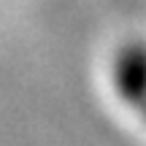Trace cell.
<instances>
[{"label": "cell", "instance_id": "6da1fadb", "mask_svg": "<svg viewBox=\"0 0 146 146\" xmlns=\"http://www.w3.org/2000/svg\"><path fill=\"white\" fill-rule=\"evenodd\" d=\"M111 87L125 106L141 111L146 106V43L127 41L111 62Z\"/></svg>", "mask_w": 146, "mask_h": 146}, {"label": "cell", "instance_id": "7a4b0ae2", "mask_svg": "<svg viewBox=\"0 0 146 146\" xmlns=\"http://www.w3.org/2000/svg\"><path fill=\"white\" fill-rule=\"evenodd\" d=\"M141 116H143V122H146V106H143V108H141Z\"/></svg>", "mask_w": 146, "mask_h": 146}]
</instances>
